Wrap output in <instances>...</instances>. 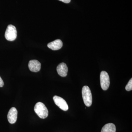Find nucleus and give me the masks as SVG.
Returning <instances> with one entry per match:
<instances>
[{"label":"nucleus","instance_id":"nucleus-1","mask_svg":"<svg viewBox=\"0 0 132 132\" xmlns=\"http://www.w3.org/2000/svg\"><path fill=\"white\" fill-rule=\"evenodd\" d=\"M34 111L40 118L44 119L47 118L48 112L45 104L42 102H38L34 107Z\"/></svg>","mask_w":132,"mask_h":132},{"label":"nucleus","instance_id":"nucleus-2","mask_svg":"<svg viewBox=\"0 0 132 132\" xmlns=\"http://www.w3.org/2000/svg\"><path fill=\"white\" fill-rule=\"evenodd\" d=\"M82 95L85 105L87 107L91 106L92 103V92L87 86H84L82 88Z\"/></svg>","mask_w":132,"mask_h":132},{"label":"nucleus","instance_id":"nucleus-3","mask_svg":"<svg viewBox=\"0 0 132 132\" xmlns=\"http://www.w3.org/2000/svg\"><path fill=\"white\" fill-rule=\"evenodd\" d=\"M17 36V31L15 26L9 25L7 26L5 33V37L7 40L12 41L16 39Z\"/></svg>","mask_w":132,"mask_h":132},{"label":"nucleus","instance_id":"nucleus-4","mask_svg":"<svg viewBox=\"0 0 132 132\" xmlns=\"http://www.w3.org/2000/svg\"><path fill=\"white\" fill-rule=\"evenodd\" d=\"M101 86L102 90H106L110 85V78L107 72L106 71H102L100 74Z\"/></svg>","mask_w":132,"mask_h":132},{"label":"nucleus","instance_id":"nucleus-5","mask_svg":"<svg viewBox=\"0 0 132 132\" xmlns=\"http://www.w3.org/2000/svg\"><path fill=\"white\" fill-rule=\"evenodd\" d=\"M55 103L59 108L64 111H67L68 109V106L67 102L61 97L55 95L53 98Z\"/></svg>","mask_w":132,"mask_h":132},{"label":"nucleus","instance_id":"nucleus-6","mask_svg":"<svg viewBox=\"0 0 132 132\" xmlns=\"http://www.w3.org/2000/svg\"><path fill=\"white\" fill-rule=\"evenodd\" d=\"M17 110L15 108L12 107L10 109L7 114V119L10 124H14L16 122L17 118Z\"/></svg>","mask_w":132,"mask_h":132},{"label":"nucleus","instance_id":"nucleus-7","mask_svg":"<svg viewBox=\"0 0 132 132\" xmlns=\"http://www.w3.org/2000/svg\"><path fill=\"white\" fill-rule=\"evenodd\" d=\"M40 62L37 60H31L28 64L29 68L31 71L37 72L40 71L41 69Z\"/></svg>","mask_w":132,"mask_h":132},{"label":"nucleus","instance_id":"nucleus-8","mask_svg":"<svg viewBox=\"0 0 132 132\" xmlns=\"http://www.w3.org/2000/svg\"><path fill=\"white\" fill-rule=\"evenodd\" d=\"M57 71L59 75L61 77H66L67 75L68 68L67 65L62 62L57 66Z\"/></svg>","mask_w":132,"mask_h":132},{"label":"nucleus","instance_id":"nucleus-9","mask_svg":"<svg viewBox=\"0 0 132 132\" xmlns=\"http://www.w3.org/2000/svg\"><path fill=\"white\" fill-rule=\"evenodd\" d=\"M63 46L62 41L60 39H57L50 43L47 45L48 47L53 50H57L61 48Z\"/></svg>","mask_w":132,"mask_h":132},{"label":"nucleus","instance_id":"nucleus-10","mask_svg":"<svg viewBox=\"0 0 132 132\" xmlns=\"http://www.w3.org/2000/svg\"><path fill=\"white\" fill-rule=\"evenodd\" d=\"M116 128L113 123H109L105 125L102 129L101 132H116Z\"/></svg>","mask_w":132,"mask_h":132},{"label":"nucleus","instance_id":"nucleus-11","mask_svg":"<svg viewBox=\"0 0 132 132\" xmlns=\"http://www.w3.org/2000/svg\"><path fill=\"white\" fill-rule=\"evenodd\" d=\"M126 90L127 91H130L132 90V79H131L126 86Z\"/></svg>","mask_w":132,"mask_h":132},{"label":"nucleus","instance_id":"nucleus-12","mask_svg":"<svg viewBox=\"0 0 132 132\" xmlns=\"http://www.w3.org/2000/svg\"><path fill=\"white\" fill-rule=\"evenodd\" d=\"M3 86H4V82H3V80H2V79L1 76H0V87H3Z\"/></svg>","mask_w":132,"mask_h":132},{"label":"nucleus","instance_id":"nucleus-13","mask_svg":"<svg viewBox=\"0 0 132 132\" xmlns=\"http://www.w3.org/2000/svg\"><path fill=\"white\" fill-rule=\"evenodd\" d=\"M59 1L65 3H68L70 2L71 0H59Z\"/></svg>","mask_w":132,"mask_h":132}]
</instances>
